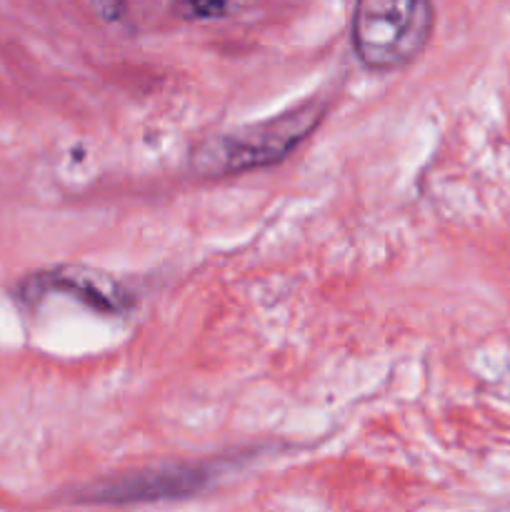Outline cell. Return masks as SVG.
Segmentation results:
<instances>
[{
	"mask_svg": "<svg viewBox=\"0 0 510 512\" xmlns=\"http://www.w3.org/2000/svg\"><path fill=\"white\" fill-rule=\"evenodd\" d=\"M325 113H328L325 100L308 98L275 118L213 135L193 153L195 170L200 175L220 178V175H238L283 163L323 123Z\"/></svg>",
	"mask_w": 510,
	"mask_h": 512,
	"instance_id": "6da1fadb",
	"label": "cell"
},
{
	"mask_svg": "<svg viewBox=\"0 0 510 512\" xmlns=\"http://www.w3.org/2000/svg\"><path fill=\"white\" fill-rule=\"evenodd\" d=\"M433 23V0H355V58L373 73L405 68L425 50Z\"/></svg>",
	"mask_w": 510,
	"mask_h": 512,
	"instance_id": "7a4b0ae2",
	"label": "cell"
},
{
	"mask_svg": "<svg viewBox=\"0 0 510 512\" xmlns=\"http://www.w3.org/2000/svg\"><path fill=\"white\" fill-rule=\"evenodd\" d=\"M50 290H63L73 298L83 300L90 308L100 310L105 315H123L125 310L133 308V298L118 280L108 278L100 270L90 268H58L50 273L38 275L25 285L28 295H43Z\"/></svg>",
	"mask_w": 510,
	"mask_h": 512,
	"instance_id": "3957f363",
	"label": "cell"
},
{
	"mask_svg": "<svg viewBox=\"0 0 510 512\" xmlns=\"http://www.w3.org/2000/svg\"><path fill=\"white\" fill-rule=\"evenodd\" d=\"M205 485V473L198 468H170L155 473H135L98 488L90 500L93 503H143V500L175 498L190 495Z\"/></svg>",
	"mask_w": 510,
	"mask_h": 512,
	"instance_id": "277c9868",
	"label": "cell"
},
{
	"mask_svg": "<svg viewBox=\"0 0 510 512\" xmlns=\"http://www.w3.org/2000/svg\"><path fill=\"white\" fill-rule=\"evenodd\" d=\"M228 0H178L175 10L183 18H215L223 15Z\"/></svg>",
	"mask_w": 510,
	"mask_h": 512,
	"instance_id": "5b68a950",
	"label": "cell"
}]
</instances>
